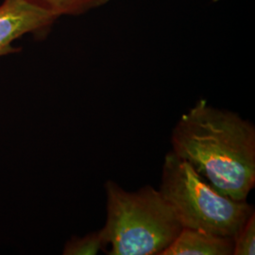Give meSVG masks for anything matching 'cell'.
<instances>
[{
	"label": "cell",
	"mask_w": 255,
	"mask_h": 255,
	"mask_svg": "<svg viewBox=\"0 0 255 255\" xmlns=\"http://www.w3.org/2000/svg\"><path fill=\"white\" fill-rule=\"evenodd\" d=\"M172 151L219 193L246 201L255 186V128L236 113L199 101L177 122Z\"/></svg>",
	"instance_id": "obj_1"
},
{
	"label": "cell",
	"mask_w": 255,
	"mask_h": 255,
	"mask_svg": "<svg viewBox=\"0 0 255 255\" xmlns=\"http://www.w3.org/2000/svg\"><path fill=\"white\" fill-rule=\"evenodd\" d=\"M107 219L100 230L109 255H161L182 231L161 192L146 185L129 192L105 183Z\"/></svg>",
	"instance_id": "obj_2"
},
{
	"label": "cell",
	"mask_w": 255,
	"mask_h": 255,
	"mask_svg": "<svg viewBox=\"0 0 255 255\" xmlns=\"http://www.w3.org/2000/svg\"><path fill=\"white\" fill-rule=\"evenodd\" d=\"M182 228L219 237H236L255 213L246 201L217 191L190 163L172 150L164 157L160 189Z\"/></svg>",
	"instance_id": "obj_3"
},
{
	"label": "cell",
	"mask_w": 255,
	"mask_h": 255,
	"mask_svg": "<svg viewBox=\"0 0 255 255\" xmlns=\"http://www.w3.org/2000/svg\"><path fill=\"white\" fill-rule=\"evenodd\" d=\"M58 17L27 0H3L0 5V57L17 53L13 42L26 34L45 33Z\"/></svg>",
	"instance_id": "obj_4"
},
{
	"label": "cell",
	"mask_w": 255,
	"mask_h": 255,
	"mask_svg": "<svg viewBox=\"0 0 255 255\" xmlns=\"http://www.w3.org/2000/svg\"><path fill=\"white\" fill-rule=\"evenodd\" d=\"M234 238L182 228L161 255H233Z\"/></svg>",
	"instance_id": "obj_5"
},
{
	"label": "cell",
	"mask_w": 255,
	"mask_h": 255,
	"mask_svg": "<svg viewBox=\"0 0 255 255\" xmlns=\"http://www.w3.org/2000/svg\"><path fill=\"white\" fill-rule=\"evenodd\" d=\"M41 9L48 10L58 18L63 15L77 16L101 8L112 0H27Z\"/></svg>",
	"instance_id": "obj_6"
},
{
	"label": "cell",
	"mask_w": 255,
	"mask_h": 255,
	"mask_svg": "<svg viewBox=\"0 0 255 255\" xmlns=\"http://www.w3.org/2000/svg\"><path fill=\"white\" fill-rule=\"evenodd\" d=\"M103 250L101 231L90 233L85 237H74L65 244L64 255H96Z\"/></svg>",
	"instance_id": "obj_7"
},
{
	"label": "cell",
	"mask_w": 255,
	"mask_h": 255,
	"mask_svg": "<svg viewBox=\"0 0 255 255\" xmlns=\"http://www.w3.org/2000/svg\"><path fill=\"white\" fill-rule=\"evenodd\" d=\"M255 254V214L254 213L234 237L233 255Z\"/></svg>",
	"instance_id": "obj_8"
}]
</instances>
